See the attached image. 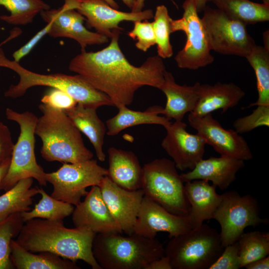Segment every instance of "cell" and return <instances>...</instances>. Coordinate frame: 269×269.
<instances>
[{
  "mask_svg": "<svg viewBox=\"0 0 269 269\" xmlns=\"http://www.w3.org/2000/svg\"><path fill=\"white\" fill-rule=\"evenodd\" d=\"M107 174V169L99 165L97 160L91 159L78 163H63L56 171L45 173V179L53 186L52 197L76 206L88 193L86 188L99 186Z\"/></svg>",
  "mask_w": 269,
  "mask_h": 269,
  "instance_id": "obj_11",
  "label": "cell"
},
{
  "mask_svg": "<svg viewBox=\"0 0 269 269\" xmlns=\"http://www.w3.org/2000/svg\"><path fill=\"white\" fill-rule=\"evenodd\" d=\"M211 0H194L198 12H200L206 7V3Z\"/></svg>",
  "mask_w": 269,
  "mask_h": 269,
  "instance_id": "obj_46",
  "label": "cell"
},
{
  "mask_svg": "<svg viewBox=\"0 0 269 269\" xmlns=\"http://www.w3.org/2000/svg\"><path fill=\"white\" fill-rule=\"evenodd\" d=\"M120 29L112 30L110 44L96 52L81 53L70 61L69 69L104 93L117 108L131 105L136 91L143 86L160 89L166 70L162 58L148 57L139 66L132 64L119 43Z\"/></svg>",
  "mask_w": 269,
  "mask_h": 269,
  "instance_id": "obj_1",
  "label": "cell"
},
{
  "mask_svg": "<svg viewBox=\"0 0 269 269\" xmlns=\"http://www.w3.org/2000/svg\"><path fill=\"white\" fill-rule=\"evenodd\" d=\"M253 68L257 79L258 98L253 106H269V50L256 45L245 57Z\"/></svg>",
  "mask_w": 269,
  "mask_h": 269,
  "instance_id": "obj_30",
  "label": "cell"
},
{
  "mask_svg": "<svg viewBox=\"0 0 269 269\" xmlns=\"http://www.w3.org/2000/svg\"><path fill=\"white\" fill-rule=\"evenodd\" d=\"M145 0H136L134 7L131 9L132 12H137L142 10L144 5Z\"/></svg>",
  "mask_w": 269,
  "mask_h": 269,
  "instance_id": "obj_45",
  "label": "cell"
},
{
  "mask_svg": "<svg viewBox=\"0 0 269 269\" xmlns=\"http://www.w3.org/2000/svg\"><path fill=\"white\" fill-rule=\"evenodd\" d=\"M96 234L84 228H66L62 220L37 218L24 222L15 241L30 252H48L65 259L83 261L93 269H101L92 252Z\"/></svg>",
  "mask_w": 269,
  "mask_h": 269,
  "instance_id": "obj_2",
  "label": "cell"
},
{
  "mask_svg": "<svg viewBox=\"0 0 269 269\" xmlns=\"http://www.w3.org/2000/svg\"><path fill=\"white\" fill-rule=\"evenodd\" d=\"M241 268L237 241L226 246L218 259L209 269H239Z\"/></svg>",
  "mask_w": 269,
  "mask_h": 269,
  "instance_id": "obj_39",
  "label": "cell"
},
{
  "mask_svg": "<svg viewBox=\"0 0 269 269\" xmlns=\"http://www.w3.org/2000/svg\"><path fill=\"white\" fill-rule=\"evenodd\" d=\"M0 67L10 69L19 77L18 82L11 85L4 96L15 99L23 96L28 89L35 86H47L62 90L70 95L78 104L85 107L98 108L104 106H114L110 99L98 90L81 76L62 73L43 74L30 71L19 62L8 59L0 48Z\"/></svg>",
  "mask_w": 269,
  "mask_h": 269,
  "instance_id": "obj_5",
  "label": "cell"
},
{
  "mask_svg": "<svg viewBox=\"0 0 269 269\" xmlns=\"http://www.w3.org/2000/svg\"><path fill=\"white\" fill-rule=\"evenodd\" d=\"M183 183L170 159H155L142 167L140 189L144 195L179 216H188L190 210Z\"/></svg>",
  "mask_w": 269,
  "mask_h": 269,
  "instance_id": "obj_8",
  "label": "cell"
},
{
  "mask_svg": "<svg viewBox=\"0 0 269 269\" xmlns=\"http://www.w3.org/2000/svg\"><path fill=\"white\" fill-rule=\"evenodd\" d=\"M164 78L159 89L166 98L162 115L169 120L182 121L186 113L194 110L198 100L201 84L196 82L192 86L179 85L172 73L166 70Z\"/></svg>",
  "mask_w": 269,
  "mask_h": 269,
  "instance_id": "obj_22",
  "label": "cell"
},
{
  "mask_svg": "<svg viewBox=\"0 0 269 269\" xmlns=\"http://www.w3.org/2000/svg\"><path fill=\"white\" fill-rule=\"evenodd\" d=\"M186 124L182 121H175L164 128L166 134L161 146L172 159L177 169L192 170L203 159L206 141L198 134L186 131Z\"/></svg>",
  "mask_w": 269,
  "mask_h": 269,
  "instance_id": "obj_16",
  "label": "cell"
},
{
  "mask_svg": "<svg viewBox=\"0 0 269 269\" xmlns=\"http://www.w3.org/2000/svg\"><path fill=\"white\" fill-rule=\"evenodd\" d=\"M75 206L72 220L75 227L95 234L123 233L109 211L99 186H91L84 200Z\"/></svg>",
  "mask_w": 269,
  "mask_h": 269,
  "instance_id": "obj_19",
  "label": "cell"
},
{
  "mask_svg": "<svg viewBox=\"0 0 269 269\" xmlns=\"http://www.w3.org/2000/svg\"><path fill=\"white\" fill-rule=\"evenodd\" d=\"M39 193L41 198L34 208L21 213L24 222L37 218L48 220H63L72 214L74 209L73 205L49 196L42 188H39Z\"/></svg>",
  "mask_w": 269,
  "mask_h": 269,
  "instance_id": "obj_32",
  "label": "cell"
},
{
  "mask_svg": "<svg viewBox=\"0 0 269 269\" xmlns=\"http://www.w3.org/2000/svg\"><path fill=\"white\" fill-rule=\"evenodd\" d=\"M108 154L109 178L124 189H140L142 167L136 155L131 151L115 147L109 148Z\"/></svg>",
  "mask_w": 269,
  "mask_h": 269,
  "instance_id": "obj_24",
  "label": "cell"
},
{
  "mask_svg": "<svg viewBox=\"0 0 269 269\" xmlns=\"http://www.w3.org/2000/svg\"><path fill=\"white\" fill-rule=\"evenodd\" d=\"M191 229L188 216L174 215L144 195L134 228V233L153 239L158 232H167L170 239Z\"/></svg>",
  "mask_w": 269,
  "mask_h": 269,
  "instance_id": "obj_15",
  "label": "cell"
},
{
  "mask_svg": "<svg viewBox=\"0 0 269 269\" xmlns=\"http://www.w3.org/2000/svg\"><path fill=\"white\" fill-rule=\"evenodd\" d=\"M152 22L154 32L158 56L161 58H168L173 55V49L170 42L172 33L171 21L168 9L164 5H158Z\"/></svg>",
  "mask_w": 269,
  "mask_h": 269,
  "instance_id": "obj_35",
  "label": "cell"
},
{
  "mask_svg": "<svg viewBox=\"0 0 269 269\" xmlns=\"http://www.w3.org/2000/svg\"><path fill=\"white\" fill-rule=\"evenodd\" d=\"M201 18L212 50L246 57L256 45L246 24L219 8L206 7Z\"/></svg>",
  "mask_w": 269,
  "mask_h": 269,
  "instance_id": "obj_9",
  "label": "cell"
},
{
  "mask_svg": "<svg viewBox=\"0 0 269 269\" xmlns=\"http://www.w3.org/2000/svg\"><path fill=\"white\" fill-rule=\"evenodd\" d=\"M213 219L221 227L220 233L225 248L237 242L248 227L268 224V219L260 217L259 204L251 195H241L235 190L224 192Z\"/></svg>",
  "mask_w": 269,
  "mask_h": 269,
  "instance_id": "obj_10",
  "label": "cell"
},
{
  "mask_svg": "<svg viewBox=\"0 0 269 269\" xmlns=\"http://www.w3.org/2000/svg\"><path fill=\"white\" fill-rule=\"evenodd\" d=\"M224 249L220 233L203 223L170 238L164 255L169 258L172 269H209Z\"/></svg>",
  "mask_w": 269,
  "mask_h": 269,
  "instance_id": "obj_6",
  "label": "cell"
},
{
  "mask_svg": "<svg viewBox=\"0 0 269 269\" xmlns=\"http://www.w3.org/2000/svg\"><path fill=\"white\" fill-rule=\"evenodd\" d=\"M62 6L77 10L86 18L90 26L108 38H111L113 30L121 29L119 24L124 21L134 22L153 17L150 9L137 12H124L113 8L105 0H65Z\"/></svg>",
  "mask_w": 269,
  "mask_h": 269,
  "instance_id": "obj_14",
  "label": "cell"
},
{
  "mask_svg": "<svg viewBox=\"0 0 269 269\" xmlns=\"http://www.w3.org/2000/svg\"><path fill=\"white\" fill-rule=\"evenodd\" d=\"M40 14L43 20L50 24L48 35L54 38L72 39L79 44L82 50L88 45L109 41L107 36L88 30L83 25L85 17L75 9L62 6L43 11Z\"/></svg>",
  "mask_w": 269,
  "mask_h": 269,
  "instance_id": "obj_17",
  "label": "cell"
},
{
  "mask_svg": "<svg viewBox=\"0 0 269 269\" xmlns=\"http://www.w3.org/2000/svg\"><path fill=\"white\" fill-rule=\"evenodd\" d=\"M24 223L19 213L12 214L0 221V269H14L10 257V243Z\"/></svg>",
  "mask_w": 269,
  "mask_h": 269,
  "instance_id": "obj_34",
  "label": "cell"
},
{
  "mask_svg": "<svg viewBox=\"0 0 269 269\" xmlns=\"http://www.w3.org/2000/svg\"><path fill=\"white\" fill-rule=\"evenodd\" d=\"M244 165L242 160L224 156H211L203 158L193 169L180 174V177L184 182L205 180L211 181L221 190H225L235 180L237 173Z\"/></svg>",
  "mask_w": 269,
  "mask_h": 269,
  "instance_id": "obj_20",
  "label": "cell"
},
{
  "mask_svg": "<svg viewBox=\"0 0 269 269\" xmlns=\"http://www.w3.org/2000/svg\"><path fill=\"white\" fill-rule=\"evenodd\" d=\"M96 110V108L77 104L71 109L64 112L80 132L88 137L93 146L98 159L104 161L106 155L103 146L107 129L98 116Z\"/></svg>",
  "mask_w": 269,
  "mask_h": 269,
  "instance_id": "obj_25",
  "label": "cell"
},
{
  "mask_svg": "<svg viewBox=\"0 0 269 269\" xmlns=\"http://www.w3.org/2000/svg\"><path fill=\"white\" fill-rule=\"evenodd\" d=\"M245 95L244 91L233 83L201 84L198 100L191 113L201 117L220 109L222 113L226 112L237 105Z\"/></svg>",
  "mask_w": 269,
  "mask_h": 269,
  "instance_id": "obj_23",
  "label": "cell"
},
{
  "mask_svg": "<svg viewBox=\"0 0 269 269\" xmlns=\"http://www.w3.org/2000/svg\"><path fill=\"white\" fill-rule=\"evenodd\" d=\"M123 2L130 9L134 7L136 0H122Z\"/></svg>",
  "mask_w": 269,
  "mask_h": 269,
  "instance_id": "obj_48",
  "label": "cell"
},
{
  "mask_svg": "<svg viewBox=\"0 0 269 269\" xmlns=\"http://www.w3.org/2000/svg\"><path fill=\"white\" fill-rule=\"evenodd\" d=\"M35 134L41 140V156L47 161L74 163L92 159L80 131L65 112L41 103Z\"/></svg>",
  "mask_w": 269,
  "mask_h": 269,
  "instance_id": "obj_3",
  "label": "cell"
},
{
  "mask_svg": "<svg viewBox=\"0 0 269 269\" xmlns=\"http://www.w3.org/2000/svg\"><path fill=\"white\" fill-rule=\"evenodd\" d=\"M10 159L11 157H8L0 164V186L8 170L10 163Z\"/></svg>",
  "mask_w": 269,
  "mask_h": 269,
  "instance_id": "obj_44",
  "label": "cell"
},
{
  "mask_svg": "<svg viewBox=\"0 0 269 269\" xmlns=\"http://www.w3.org/2000/svg\"><path fill=\"white\" fill-rule=\"evenodd\" d=\"M41 102L63 111L70 110L77 104L76 101L66 92L56 88H52L43 95Z\"/></svg>",
  "mask_w": 269,
  "mask_h": 269,
  "instance_id": "obj_38",
  "label": "cell"
},
{
  "mask_svg": "<svg viewBox=\"0 0 269 269\" xmlns=\"http://www.w3.org/2000/svg\"><path fill=\"white\" fill-rule=\"evenodd\" d=\"M185 193L190 205L188 217L192 229L200 226L205 220L213 219L222 200V195L216 191V186L205 180L185 182Z\"/></svg>",
  "mask_w": 269,
  "mask_h": 269,
  "instance_id": "obj_21",
  "label": "cell"
},
{
  "mask_svg": "<svg viewBox=\"0 0 269 269\" xmlns=\"http://www.w3.org/2000/svg\"><path fill=\"white\" fill-rule=\"evenodd\" d=\"M241 268L269 255V234L258 231L243 233L237 241Z\"/></svg>",
  "mask_w": 269,
  "mask_h": 269,
  "instance_id": "obj_33",
  "label": "cell"
},
{
  "mask_svg": "<svg viewBox=\"0 0 269 269\" xmlns=\"http://www.w3.org/2000/svg\"><path fill=\"white\" fill-rule=\"evenodd\" d=\"M33 182L32 178L22 179L0 196V221L12 214L31 210L33 197L39 194V188L31 187Z\"/></svg>",
  "mask_w": 269,
  "mask_h": 269,
  "instance_id": "obj_28",
  "label": "cell"
},
{
  "mask_svg": "<svg viewBox=\"0 0 269 269\" xmlns=\"http://www.w3.org/2000/svg\"><path fill=\"white\" fill-rule=\"evenodd\" d=\"M14 144L9 129L0 122V164L11 157Z\"/></svg>",
  "mask_w": 269,
  "mask_h": 269,
  "instance_id": "obj_40",
  "label": "cell"
},
{
  "mask_svg": "<svg viewBox=\"0 0 269 269\" xmlns=\"http://www.w3.org/2000/svg\"><path fill=\"white\" fill-rule=\"evenodd\" d=\"M134 23V27L128 35L137 40L135 45L138 49L146 52L156 44L152 23L147 20L135 21Z\"/></svg>",
  "mask_w": 269,
  "mask_h": 269,
  "instance_id": "obj_37",
  "label": "cell"
},
{
  "mask_svg": "<svg viewBox=\"0 0 269 269\" xmlns=\"http://www.w3.org/2000/svg\"><path fill=\"white\" fill-rule=\"evenodd\" d=\"M188 120L190 126L205 139L206 144L212 146L221 156L243 161L253 158L244 138L235 130L223 128L211 113L199 117L190 113Z\"/></svg>",
  "mask_w": 269,
  "mask_h": 269,
  "instance_id": "obj_13",
  "label": "cell"
},
{
  "mask_svg": "<svg viewBox=\"0 0 269 269\" xmlns=\"http://www.w3.org/2000/svg\"><path fill=\"white\" fill-rule=\"evenodd\" d=\"M182 7V17L171 21L172 33L182 31L186 36L184 46L174 59L180 68L197 70L212 63L214 57L194 0H185Z\"/></svg>",
  "mask_w": 269,
  "mask_h": 269,
  "instance_id": "obj_12",
  "label": "cell"
},
{
  "mask_svg": "<svg viewBox=\"0 0 269 269\" xmlns=\"http://www.w3.org/2000/svg\"><path fill=\"white\" fill-rule=\"evenodd\" d=\"M94 258L101 269H146L164 255L163 244L155 238L134 233L96 234L92 244Z\"/></svg>",
  "mask_w": 269,
  "mask_h": 269,
  "instance_id": "obj_4",
  "label": "cell"
},
{
  "mask_svg": "<svg viewBox=\"0 0 269 269\" xmlns=\"http://www.w3.org/2000/svg\"><path fill=\"white\" fill-rule=\"evenodd\" d=\"M269 30L266 31L263 33V41L264 43V47L268 50H269Z\"/></svg>",
  "mask_w": 269,
  "mask_h": 269,
  "instance_id": "obj_47",
  "label": "cell"
},
{
  "mask_svg": "<svg viewBox=\"0 0 269 269\" xmlns=\"http://www.w3.org/2000/svg\"><path fill=\"white\" fill-rule=\"evenodd\" d=\"M50 24L47 23L45 26L34 35L25 44L14 52L12 56L14 61L19 62L24 57L32 50L38 42L46 35L48 34Z\"/></svg>",
  "mask_w": 269,
  "mask_h": 269,
  "instance_id": "obj_41",
  "label": "cell"
},
{
  "mask_svg": "<svg viewBox=\"0 0 269 269\" xmlns=\"http://www.w3.org/2000/svg\"><path fill=\"white\" fill-rule=\"evenodd\" d=\"M35 254L19 245L15 240L10 243V259L17 269H80L76 261L65 259L48 252Z\"/></svg>",
  "mask_w": 269,
  "mask_h": 269,
  "instance_id": "obj_26",
  "label": "cell"
},
{
  "mask_svg": "<svg viewBox=\"0 0 269 269\" xmlns=\"http://www.w3.org/2000/svg\"><path fill=\"white\" fill-rule=\"evenodd\" d=\"M229 16L247 24L269 20V4L250 0H211Z\"/></svg>",
  "mask_w": 269,
  "mask_h": 269,
  "instance_id": "obj_29",
  "label": "cell"
},
{
  "mask_svg": "<svg viewBox=\"0 0 269 269\" xmlns=\"http://www.w3.org/2000/svg\"><path fill=\"white\" fill-rule=\"evenodd\" d=\"M7 120L16 122L19 126L20 134L14 144L10 163L2 180L0 190L6 191L19 180L32 178L41 186H46L45 172L36 159L35 154V129L37 117L26 111L17 112L9 108L5 110Z\"/></svg>",
  "mask_w": 269,
  "mask_h": 269,
  "instance_id": "obj_7",
  "label": "cell"
},
{
  "mask_svg": "<svg viewBox=\"0 0 269 269\" xmlns=\"http://www.w3.org/2000/svg\"><path fill=\"white\" fill-rule=\"evenodd\" d=\"M0 5L10 13L0 16V19L15 25L31 23L38 14L50 9V6L43 0H0Z\"/></svg>",
  "mask_w": 269,
  "mask_h": 269,
  "instance_id": "obj_31",
  "label": "cell"
},
{
  "mask_svg": "<svg viewBox=\"0 0 269 269\" xmlns=\"http://www.w3.org/2000/svg\"><path fill=\"white\" fill-rule=\"evenodd\" d=\"M118 109V113L106 121V133L110 136L116 135L126 129L137 125L154 124L165 128L171 123L165 116H161L163 110L161 106H152L143 112L130 110L125 106Z\"/></svg>",
  "mask_w": 269,
  "mask_h": 269,
  "instance_id": "obj_27",
  "label": "cell"
},
{
  "mask_svg": "<svg viewBox=\"0 0 269 269\" xmlns=\"http://www.w3.org/2000/svg\"><path fill=\"white\" fill-rule=\"evenodd\" d=\"M233 126L240 134L249 132L258 127H269V106H258L250 115L236 120Z\"/></svg>",
  "mask_w": 269,
  "mask_h": 269,
  "instance_id": "obj_36",
  "label": "cell"
},
{
  "mask_svg": "<svg viewBox=\"0 0 269 269\" xmlns=\"http://www.w3.org/2000/svg\"><path fill=\"white\" fill-rule=\"evenodd\" d=\"M146 269H172L169 258L164 255L150 263Z\"/></svg>",
  "mask_w": 269,
  "mask_h": 269,
  "instance_id": "obj_42",
  "label": "cell"
},
{
  "mask_svg": "<svg viewBox=\"0 0 269 269\" xmlns=\"http://www.w3.org/2000/svg\"><path fill=\"white\" fill-rule=\"evenodd\" d=\"M244 268L246 269H269V256L252 262Z\"/></svg>",
  "mask_w": 269,
  "mask_h": 269,
  "instance_id": "obj_43",
  "label": "cell"
},
{
  "mask_svg": "<svg viewBox=\"0 0 269 269\" xmlns=\"http://www.w3.org/2000/svg\"><path fill=\"white\" fill-rule=\"evenodd\" d=\"M263 1V3L267 4H269V0H261Z\"/></svg>",
  "mask_w": 269,
  "mask_h": 269,
  "instance_id": "obj_50",
  "label": "cell"
},
{
  "mask_svg": "<svg viewBox=\"0 0 269 269\" xmlns=\"http://www.w3.org/2000/svg\"><path fill=\"white\" fill-rule=\"evenodd\" d=\"M102 197L123 232L134 234V228L144 195L141 189L129 190L113 182L108 176L99 186Z\"/></svg>",
  "mask_w": 269,
  "mask_h": 269,
  "instance_id": "obj_18",
  "label": "cell"
},
{
  "mask_svg": "<svg viewBox=\"0 0 269 269\" xmlns=\"http://www.w3.org/2000/svg\"><path fill=\"white\" fill-rule=\"evenodd\" d=\"M111 7L113 8L118 9L119 6L118 3L115 1V0H105Z\"/></svg>",
  "mask_w": 269,
  "mask_h": 269,
  "instance_id": "obj_49",
  "label": "cell"
}]
</instances>
